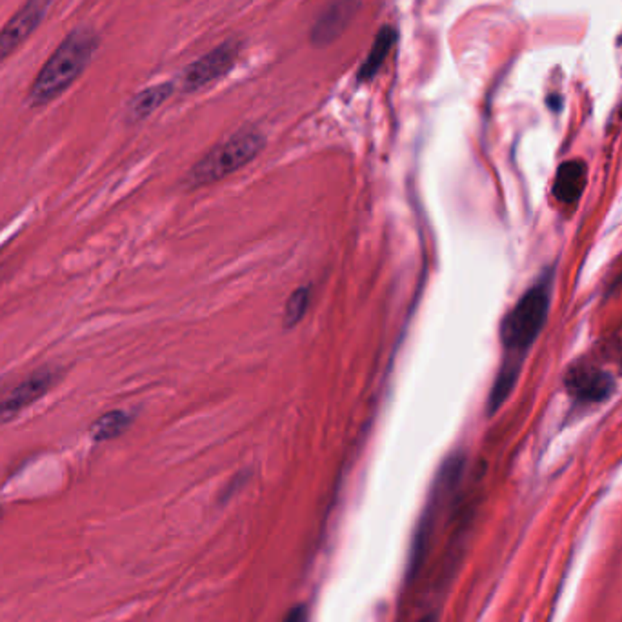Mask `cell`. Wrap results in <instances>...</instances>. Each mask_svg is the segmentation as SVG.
<instances>
[{
    "label": "cell",
    "mask_w": 622,
    "mask_h": 622,
    "mask_svg": "<svg viewBox=\"0 0 622 622\" xmlns=\"http://www.w3.org/2000/svg\"><path fill=\"white\" fill-rule=\"evenodd\" d=\"M284 622H307V613H306V608H304V606H297V608H293V609H291V611L286 615Z\"/></svg>",
    "instance_id": "5bb4252c"
},
{
    "label": "cell",
    "mask_w": 622,
    "mask_h": 622,
    "mask_svg": "<svg viewBox=\"0 0 622 622\" xmlns=\"http://www.w3.org/2000/svg\"><path fill=\"white\" fill-rule=\"evenodd\" d=\"M96 46V35L86 28L69 33L39 71L28 95L32 106H46L60 96L82 75Z\"/></svg>",
    "instance_id": "7a4b0ae2"
},
{
    "label": "cell",
    "mask_w": 622,
    "mask_h": 622,
    "mask_svg": "<svg viewBox=\"0 0 622 622\" xmlns=\"http://www.w3.org/2000/svg\"><path fill=\"white\" fill-rule=\"evenodd\" d=\"M357 14V0H337L317 19L311 30V41L316 46H328L335 42L352 24Z\"/></svg>",
    "instance_id": "ba28073f"
},
{
    "label": "cell",
    "mask_w": 622,
    "mask_h": 622,
    "mask_svg": "<svg viewBox=\"0 0 622 622\" xmlns=\"http://www.w3.org/2000/svg\"><path fill=\"white\" fill-rule=\"evenodd\" d=\"M564 386L572 397L582 402L604 400L613 391L611 377L590 364H577L570 368L564 377Z\"/></svg>",
    "instance_id": "52a82bcc"
},
{
    "label": "cell",
    "mask_w": 622,
    "mask_h": 622,
    "mask_svg": "<svg viewBox=\"0 0 622 622\" xmlns=\"http://www.w3.org/2000/svg\"><path fill=\"white\" fill-rule=\"evenodd\" d=\"M51 0H28V3L0 30V64L17 51L42 23Z\"/></svg>",
    "instance_id": "8992f818"
},
{
    "label": "cell",
    "mask_w": 622,
    "mask_h": 622,
    "mask_svg": "<svg viewBox=\"0 0 622 622\" xmlns=\"http://www.w3.org/2000/svg\"><path fill=\"white\" fill-rule=\"evenodd\" d=\"M132 415L123 409H114L100 415V417L91 425V437L95 443H106L112 439L121 437L132 425Z\"/></svg>",
    "instance_id": "8fae6325"
},
{
    "label": "cell",
    "mask_w": 622,
    "mask_h": 622,
    "mask_svg": "<svg viewBox=\"0 0 622 622\" xmlns=\"http://www.w3.org/2000/svg\"><path fill=\"white\" fill-rule=\"evenodd\" d=\"M173 89L175 86L171 82H162V84H155L142 89L130 102V119L132 121L148 119L173 95Z\"/></svg>",
    "instance_id": "30bf717a"
},
{
    "label": "cell",
    "mask_w": 622,
    "mask_h": 622,
    "mask_svg": "<svg viewBox=\"0 0 622 622\" xmlns=\"http://www.w3.org/2000/svg\"><path fill=\"white\" fill-rule=\"evenodd\" d=\"M60 379L59 368H41L15 386L10 395L0 400V425H6L19 415L42 398Z\"/></svg>",
    "instance_id": "5b68a950"
},
{
    "label": "cell",
    "mask_w": 622,
    "mask_h": 622,
    "mask_svg": "<svg viewBox=\"0 0 622 622\" xmlns=\"http://www.w3.org/2000/svg\"><path fill=\"white\" fill-rule=\"evenodd\" d=\"M588 184V169L582 160H568L561 164L553 182V197L563 204H575Z\"/></svg>",
    "instance_id": "9c48e42d"
},
{
    "label": "cell",
    "mask_w": 622,
    "mask_h": 622,
    "mask_svg": "<svg viewBox=\"0 0 622 622\" xmlns=\"http://www.w3.org/2000/svg\"><path fill=\"white\" fill-rule=\"evenodd\" d=\"M419 622H432V618H430V617H426V618H423V620H419Z\"/></svg>",
    "instance_id": "9a60e30c"
},
{
    "label": "cell",
    "mask_w": 622,
    "mask_h": 622,
    "mask_svg": "<svg viewBox=\"0 0 622 622\" xmlns=\"http://www.w3.org/2000/svg\"><path fill=\"white\" fill-rule=\"evenodd\" d=\"M241 42L226 41L214 48L212 51L204 53L195 62H191L182 73V87L186 91H197L206 86L214 84L221 77H224L232 68L237 64L241 57Z\"/></svg>",
    "instance_id": "277c9868"
},
{
    "label": "cell",
    "mask_w": 622,
    "mask_h": 622,
    "mask_svg": "<svg viewBox=\"0 0 622 622\" xmlns=\"http://www.w3.org/2000/svg\"><path fill=\"white\" fill-rule=\"evenodd\" d=\"M264 148V137L257 132H241L206 153L189 171L191 186L217 182L252 162Z\"/></svg>",
    "instance_id": "3957f363"
},
{
    "label": "cell",
    "mask_w": 622,
    "mask_h": 622,
    "mask_svg": "<svg viewBox=\"0 0 622 622\" xmlns=\"http://www.w3.org/2000/svg\"><path fill=\"white\" fill-rule=\"evenodd\" d=\"M548 309L550 282L541 280L518 298L513 309L504 317L500 326V339L506 350V359L489 393V413L499 409L515 388L518 373H521L523 359L546 325Z\"/></svg>",
    "instance_id": "6da1fadb"
},
{
    "label": "cell",
    "mask_w": 622,
    "mask_h": 622,
    "mask_svg": "<svg viewBox=\"0 0 622 622\" xmlns=\"http://www.w3.org/2000/svg\"><path fill=\"white\" fill-rule=\"evenodd\" d=\"M309 300H311L309 288H298L291 293V297L286 302V311H284L286 326H293L304 319L306 311L309 307Z\"/></svg>",
    "instance_id": "4fadbf2b"
},
{
    "label": "cell",
    "mask_w": 622,
    "mask_h": 622,
    "mask_svg": "<svg viewBox=\"0 0 622 622\" xmlns=\"http://www.w3.org/2000/svg\"><path fill=\"white\" fill-rule=\"evenodd\" d=\"M395 39H397V33L389 26H386L379 32V35H377V39H375V42L368 53V59L361 68V78H371L380 69V66L388 59V55L395 44Z\"/></svg>",
    "instance_id": "7c38bea8"
}]
</instances>
